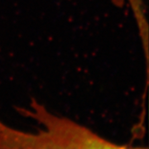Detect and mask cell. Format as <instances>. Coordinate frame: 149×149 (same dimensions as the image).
<instances>
[{"label": "cell", "instance_id": "6da1fadb", "mask_svg": "<svg viewBox=\"0 0 149 149\" xmlns=\"http://www.w3.org/2000/svg\"><path fill=\"white\" fill-rule=\"evenodd\" d=\"M18 110L39 128L28 132L0 120V149H147L115 144L81 124L53 114L35 99Z\"/></svg>", "mask_w": 149, "mask_h": 149}]
</instances>
